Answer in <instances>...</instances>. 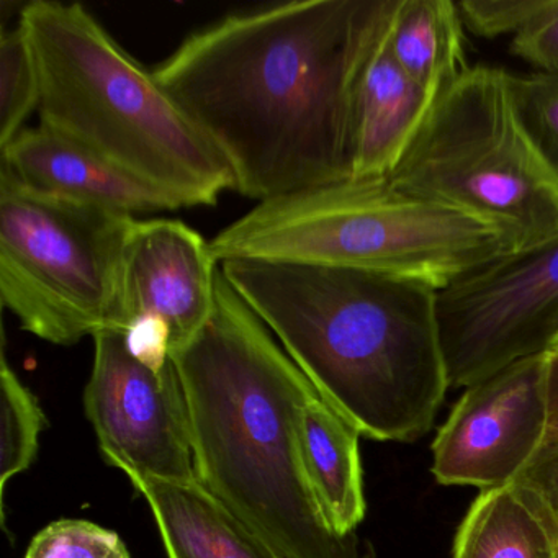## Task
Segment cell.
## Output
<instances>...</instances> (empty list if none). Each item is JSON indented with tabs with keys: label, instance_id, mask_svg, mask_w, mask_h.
Segmentation results:
<instances>
[{
	"label": "cell",
	"instance_id": "26",
	"mask_svg": "<svg viewBox=\"0 0 558 558\" xmlns=\"http://www.w3.org/2000/svg\"><path fill=\"white\" fill-rule=\"evenodd\" d=\"M550 352H555V354H558V339L555 341V344L551 345Z\"/></svg>",
	"mask_w": 558,
	"mask_h": 558
},
{
	"label": "cell",
	"instance_id": "3",
	"mask_svg": "<svg viewBox=\"0 0 558 558\" xmlns=\"http://www.w3.org/2000/svg\"><path fill=\"white\" fill-rule=\"evenodd\" d=\"M220 269L319 397L364 436L411 442L433 427L449 388L436 289L276 260Z\"/></svg>",
	"mask_w": 558,
	"mask_h": 558
},
{
	"label": "cell",
	"instance_id": "6",
	"mask_svg": "<svg viewBox=\"0 0 558 558\" xmlns=\"http://www.w3.org/2000/svg\"><path fill=\"white\" fill-rule=\"evenodd\" d=\"M388 179L505 228L518 253L558 240V175L522 126L506 71L470 68L447 87Z\"/></svg>",
	"mask_w": 558,
	"mask_h": 558
},
{
	"label": "cell",
	"instance_id": "21",
	"mask_svg": "<svg viewBox=\"0 0 558 558\" xmlns=\"http://www.w3.org/2000/svg\"><path fill=\"white\" fill-rule=\"evenodd\" d=\"M25 558H132L117 532L81 519H61L41 529Z\"/></svg>",
	"mask_w": 558,
	"mask_h": 558
},
{
	"label": "cell",
	"instance_id": "11",
	"mask_svg": "<svg viewBox=\"0 0 558 558\" xmlns=\"http://www.w3.org/2000/svg\"><path fill=\"white\" fill-rule=\"evenodd\" d=\"M220 274L210 241L184 221L136 218L120 260L110 331L126 335L140 319H159L171 336V357L214 313Z\"/></svg>",
	"mask_w": 558,
	"mask_h": 558
},
{
	"label": "cell",
	"instance_id": "7",
	"mask_svg": "<svg viewBox=\"0 0 558 558\" xmlns=\"http://www.w3.org/2000/svg\"><path fill=\"white\" fill-rule=\"evenodd\" d=\"M136 218L41 194L0 169V300L24 331L74 345L110 331Z\"/></svg>",
	"mask_w": 558,
	"mask_h": 558
},
{
	"label": "cell",
	"instance_id": "24",
	"mask_svg": "<svg viewBox=\"0 0 558 558\" xmlns=\"http://www.w3.org/2000/svg\"><path fill=\"white\" fill-rule=\"evenodd\" d=\"M511 53L542 73H558V0L521 34L512 37Z\"/></svg>",
	"mask_w": 558,
	"mask_h": 558
},
{
	"label": "cell",
	"instance_id": "19",
	"mask_svg": "<svg viewBox=\"0 0 558 558\" xmlns=\"http://www.w3.org/2000/svg\"><path fill=\"white\" fill-rule=\"evenodd\" d=\"M37 60L21 25L0 35V148L11 143L40 107Z\"/></svg>",
	"mask_w": 558,
	"mask_h": 558
},
{
	"label": "cell",
	"instance_id": "17",
	"mask_svg": "<svg viewBox=\"0 0 558 558\" xmlns=\"http://www.w3.org/2000/svg\"><path fill=\"white\" fill-rule=\"evenodd\" d=\"M453 558H558V541L531 496L509 483L485 489L470 506Z\"/></svg>",
	"mask_w": 558,
	"mask_h": 558
},
{
	"label": "cell",
	"instance_id": "14",
	"mask_svg": "<svg viewBox=\"0 0 558 558\" xmlns=\"http://www.w3.org/2000/svg\"><path fill=\"white\" fill-rule=\"evenodd\" d=\"M129 478L151 508L168 558H279L201 483Z\"/></svg>",
	"mask_w": 558,
	"mask_h": 558
},
{
	"label": "cell",
	"instance_id": "25",
	"mask_svg": "<svg viewBox=\"0 0 558 558\" xmlns=\"http://www.w3.org/2000/svg\"><path fill=\"white\" fill-rule=\"evenodd\" d=\"M548 429L558 433V354L548 352L547 364Z\"/></svg>",
	"mask_w": 558,
	"mask_h": 558
},
{
	"label": "cell",
	"instance_id": "5",
	"mask_svg": "<svg viewBox=\"0 0 558 558\" xmlns=\"http://www.w3.org/2000/svg\"><path fill=\"white\" fill-rule=\"evenodd\" d=\"M218 264L254 259L362 270L437 292L518 253L505 228L395 187L348 179L260 202L210 241Z\"/></svg>",
	"mask_w": 558,
	"mask_h": 558
},
{
	"label": "cell",
	"instance_id": "1",
	"mask_svg": "<svg viewBox=\"0 0 558 558\" xmlns=\"http://www.w3.org/2000/svg\"><path fill=\"white\" fill-rule=\"evenodd\" d=\"M400 0H306L228 15L153 70L260 202L348 181L355 97Z\"/></svg>",
	"mask_w": 558,
	"mask_h": 558
},
{
	"label": "cell",
	"instance_id": "16",
	"mask_svg": "<svg viewBox=\"0 0 558 558\" xmlns=\"http://www.w3.org/2000/svg\"><path fill=\"white\" fill-rule=\"evenodd\" d=\"M387 48L401 70L436 97L470 70L463 22L452 0H400Z\"/></svg>",
	"mask_w": 558,
	"mask_h": 558
},
{
	"label": "cell",
	"instance_id": "12",
	"mask_svg": "<svg viewBox=\"0 0 558 558\" xmlns=\"http://www.w3.org/2000/svg\"><path fill=\"white\" fill-rule=\"evenodd\" d=\"M0 169L41 194L126 217L182 208L168 192L41 125L22 130L0 148Z\"/></svg>",
	"mask_w": 558,
	"mask_h": 558
},
{
	"label": "cell",
	"instance_id": "8",
	"mask_svg": "<svg viewBox=\"0 0 558 558\" xmlns=\"http://www.w3.org/2000/svg\"><path fill=\"white\" fill-rule=\"evenodd\" d=\"M449 387H472L550 352L558 339V240L499 257L437 292Z\"/></svg>",
	"mask_w": 558,
	"mask_h": 558
},
{
	"label": "cell",
	"instance_id": "2",
	"mask_svg": "<svg viewBox=\"0 0 558 558\" xmlns=\"http://www.w3.org/2000/svg\"><path fill=\"white\" fill-rule=\"evenodd\" d=\"M172 361L197 482L279 558H364L357 534L332 531L306 476L300 423L318 391L221 269L210 319Z\"/></svg>",
	"mask_w": 558,
	"mask_h": 558
},
{
	"label": "cell",
	"instance_id": "20",
	"mask_svg": "<svg viewBox=\"0 0 558 558\" xmlns=\"http://www.w3.org/2000/svg\"><path fill=\"white\" fill-rule=\"evenodd\" d=\"M509 86L522 126L558 175V73L509 74Z\"/></svg>",
	"mask_w": 558,
	"mask_h": 558
},
{
	"label": "cell",
	"instance_id": "18",
	"mask_svg": "<svg viewBox=\"0 0 558 558\" xmlns=\"http://www.w3.org/2000/svg\"><path fill=\"white\" fill-rule=\"evenodd\" d=\"M0 508L5 522V486L9 480L31 469L40 447V434L48 426L40 401L9 364L5 349L0 362Z\"/></svg>",
	"mask_w": 558,
	"mask_h": 558
},
{
	"label": "cell",
	"instance_id": "13",
	"mask_svg": "<svg viewBox=\"0 0 558 558\" xmlns=\"http://www.w3.org/2000/svg\"><path fill=\"white\" fill-rule=\"evenodd\" d=\"M436 100L401 70L385 37L362 74L355 97L351 179L388 178Z\"/></svg>",
	"mask_w": 558,
	"mask_h": 558
},
{
	"label": "cell",
	"instance_id": "22",
	"mask_svg": "<svg viewBox=\"0 0 558 558\" xmlns=\"http://www.w3.org/2000/svg\"><path fill=\"white\" fill-rule=\"evenodd\" d=\"M551 0H460L463 25L483 38L518 35L537 21Z\"/></svg>",
	"mask_w": 558,
	"mask_h": 558
},
{
	"label": "cell",
	"instance_id": "10",
	"mask_svg": "<svg viewBox=\"0 0 558 558\" xmlns=\"http://www.w3.org/2000/svg\"><path fill=\"white\" fill-rule=\"evenodd\" d=\"M548 352L466 388L433 442L440 485L501 488L531 462L548 433Z\"/></svg>",
	"mask_w": 558,
	"mask_h": 558
},
{
	"label": "cell",
	"instance_id": "9",
	"mask_svg": "<svg viewBox=\"0 0 558 558\" xmlns=\"http://www.w3.org/2000/svg\"><path fill=\"white\" fill-rule=\"evenodd\" d=\"M94 342L84 410L107 462L129 476L197 482L187 400L172 357L151 367L116 331Z\"/></svg>",
	"mask_w": 558,
	"mask_h": 558
},
{
	"label": "cell",
	"instance_id": "23",
	"mask_svg": "<svg viewBox=\"0 0 558 558\" xmlns=\"http://www.w3.org/2000/svg\"><path fill=\"white\" fill-rule=\"evenodd\" d=\"M512 483L531 496L558 541V433L548 429L531 462Z\"/></svg>",
	"mask_w": 558,
	"mask_h": 558
},
{
	"label": "cell",
	"instance_id": "15",
	"mask_svg": "<svg viewBox=\"0 0 558 558\" xmlns=\"http://www.w3.org/2000/svg\"><path fill=\"white\" fill-rule=\"evenodd\" d=\"M361 430L319 395L306 403L300 423L303 463L316 501L332 531L355 534L364 521Z\"/></svg>",
	"mask_w": 558,
	"mask_h": 558
},
{
	"label": "cell",
	"instance_id": "4",
	"mask_svg": "<svg viewBox=\"0 0 558 558\" xmlns=\"http://www.w3.org/2000/svg\"><path fill=\"white\" fill-rule=\"evenodd\" d=\"M41 81L40 125L182 207L234 191L223 156L158 83L81 4L34 0L19 12Z\"/></svg>",
	"mask_w": 558,
	"mask_h": 558
}]
</instances>
